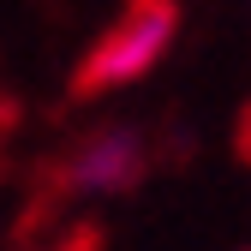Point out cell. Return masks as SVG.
<instances>
[{
	"instance_id": "1",
	"label": "cell",
	"mask_w": 251,
	"mask_h": 251,
	"mask_svg": "<svg viewBox=\"0 0 251 251\" xmlns=\"http://www.w3.org/2000/svg\"><path fill=\"white\" fill-rule=\"evenodd\" d=\"M174 30H179V0H126L114 12V24L72 66V96L90 102V96H108V90L138 84L155 60L168 54Z\"/></svg>"
},
{
	"instance_id": "2",
	"label": "cell",
	"mask_w": 251,
	"mask_h": 251,
	"mask_svg": "<svg viewBox=\"0 0 251 251\" xmlns=\"http://www.w3.org/2000/svg\"><path fill=\"white\" fill-rule=\"evenodd\" d=\"M150 168H155V150L138 126H96L48 162V192L54 198H114V192L144 185Z\"/></svg>"
}]
</instances>
